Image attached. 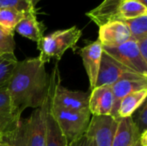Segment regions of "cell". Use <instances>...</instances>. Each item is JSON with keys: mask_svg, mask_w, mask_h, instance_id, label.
I'll list each match as a JSON object with an SVG mask.
<instances>
[{"mask_svg": "<svg viewBox=\"0 0 147 146\" xmlns=\"http://www.w3.org/2000/svg\"><path fill=\"white\" fill-rule=\"evenodd\" d=\"M50 78L39 57L18 61L6 86L12 102L22 114L28 108H40L45 102Z\"/></svg>", "mask_w": 147, "mask_h": 146, "instance_id": "6da1fadb", "label": "cell"}, {"mask_svg": "<svg viewBox=\"0 0 147 146\" xmlns=\"http://www.w3.org/2000/svg\"><path fill=\"white\" fill-rule=\"evenodd\" d=\"M46 126L41 108H35L26 119H21L11 133L2 137L8 146H45Z\"/></svg>", "mask_w": 147, "mask_h": 146, "instance_id": "7a4b0ae2", "label": "cell"}, {"mask_svg": "<svg viewBox=\"0 0 147 146\" xmlns=\"http://www.w3.org/2000/svg\"><path fill=\"white\" fill-rule=\"evenodd\" d=\"M82 36V30L73 26L70 28L57 30L43 36L37 43L40 51L39 59L42 64L48 63L52 59L59 61L64 53L70 48H74Z\"/></svg>", "mask_w": 147, "mask_h": 146, "instance_id": "3957f363", "label": "cell"}, {"mask_svg": "<svg viewBox=\"0 0 147 146\" xmlns=\"http://www.w3.org/2000/svg\"><path fill=\"white\" fill-rule=\"evenodd\" d=\"M52 113L68 145L85 134L91 118L89 108L66 109L55 106L53 103H52Z\"/></svg>", "mask_w": 147, "mask_h": 146, "instance_id": "277c9868", "label": "cell"}, {"mask_svg": "<svg viewBox=\"0 0 147 146\" xmlns=\"http://www.w3.org/2000/svg\"><path fill=\"white\" fill-rule=\"evenodd\" d=\"M49 78H50V87H49L48 95L45 102L40 107L43 113V118L46 126L45 146H68L66 139L63 135L52 113V103H53V96L54 89L57 83L60 79L58 63L55 64V66L53 67Z\"/></svg>", "mask_w": 147, "mask_h": 146, "instance_id": "5b68a950", "label": "cell"}, {"mask_svg": "<svg viewBox=\"0 0 147 146\" xmlns=\"http://www.w3.org/2000/svg\"><path fill=\"white\" fill-rule=\"evenodd\" d=\"M102 51L130 71L147 76V62L142 59L135 40L130 39L117 46H102Z\"/></svg>", "mask_w": 147, "mask_h": 146, "instance_id": "8992f818", "label": "cell"}, {"mask_svg": "<svg viewBox=\"0 0 147 146\" xmlns=\"http://www.w3.org/2000/svg\"><path fill=\"white\" fill-rule=\"evenodd\" d=\"M118 123L110 115L92 116L84 135L95 146H112Z\"/></svg>", "mask_w": 147, "mask_h": 146, "instance_id": "52a82bcc", "label": "cell"}, {"mask_svg": "<svg viewBox=\"0 0 147 146\" xmlns=\"http://www.w3.org/2000/svg\"><path fill=\"white\" fill-rule=\"evenodd\" d=\"M147 89V76L135 72H127L123 74L113 85L114 106L111 116L117 120V111L121 101L127 95L141 89Z\"/></svg>", "mask_w": 147, "mask_h": 146, "instance_id": "ba28073f", "label": "cell"}, {"mask_svg": "<svg viewBox=\"0 0 147 146\" xmlns=\"http://www.w3.org/2000/svg\"><path fill=\"white\" fill-rule=\"evenodd\" d=\"M89 98L90 93L70 90L61 85V79H59L54 89L53 103L66 109L81 110L89 108Z\"/></svg>", "mask_w": 147, "mask_h": 146, "instance_id": "9c48e42d", "label": "cell"}, {"mask_svg": "<svg viewBox=\"0 0 147 146\" xmlns=\"http://www.w3.org/2000/svg\"><path fill=\"white\" fill-rule=\"evenodd\" d=\"M21 114L15 108L6 87L0 89V135L11 133L21 120Z\"/></svg>", "mask_w": 147, "mask_h": 146, "instance_id": "30bf717a", "label": "cell"}, {"mask_svg": "<svg viewBox=\"0 0 147 146\" xmlns=\"http://www.w3.org/2000/svg\"><path fill=\"white\" fill-rule=\"evenodd\" d=\"M102 54V46L98 40L89 43L79 50V55L82 58L84 67L89 77L90 90L96 87Z\"/></svg>", "mask_w": 147, "mask_h": 146, "instance_id": "8fae6325", "label": "cell"}, {"mask_svg": "<svg viewBox=\"0 0 147 146\" xmlns=\"http://www.w3.org/2000/svg\"><path fill=\"white\" fill-rule=\"evenodd\" d=\"M130 39V31L123 22H109L99 27L97 40L102 46H117Z\"/></svg>", "mask_w": 147, "mask_h": 146, "instance_id": "7c38bea8", "label": "cell"}, {"mask_svg": "<svg viewBox=\"0 0 147 146\" xmlns=\"http://www.w3.org/2000/svg\"><path fill=\"white\" fill-rule=\"evenodd\" d=\"M127 72L134 71H130L126 66L102 51L96 87L103 85L112 86L123 74Z\"/></svg>", "mask_w": 147, "mask_h": 146, "instance_id": "4fadbf2b", "label": "cell"}, {"mask_svg": "<svg viewBox=\"0 0 147 146\" xmlns=\"http://www.w3.org/2000/svg\"><path fill=\"white\" fill-rule=\"evenodd\" d=\"M114 106L112 86L103 85L90 90L89 98V110L92 116L110 115Z\"/></svg>", "mask_w": 147, "mask_h": 146, "instance_id": "5bb4252c", "label": "cell"}, {"mask_svg": "<svg viewBox=\"0 0 147 146\" xmlns=\"http://www.w3.org/2000/svg\"><path fill=\"white\" fill-rule=\"evenodd\" d=\"M45 29L43 23L37 20L35 7H33L27 11L25 17L16 25L15 31L22 37L38 43L44 36Z\"/></svg>", "mask_w": 147, "mask_h": 146, "instance_id": "9a60e30c", "label": "cell"}, {"mask_svg": "<svg viewBox=\"0 0 147 146\" xmlns=\"http://www.w3.org/2000/svg\"><path fill=\"white\" fill-rule=\"evenodd\" d=\"M141 136L131 117L119 120L112 146H134Z\"/></svg>", "mask_w": 147, "mask_h": 146, "instance_id": "2e32d148", "label": "cell"}, {"mask_svg": "<svg viewBox=\"0 0 147 146\" xmlns=\"http://www.w3.org/2000/svg\"><path fill=\"white\" fill-rule=\"evenodd\" d=\"M122 0H104L96 8L86 13V15L97 26L109 22L119 21V8Z\"/></svg>", "mask_w": 147, "mask_h": 146, "instance_id": "e0dca14e", "label": "cell"}, {"mask_svg": "<svg viewBox=\"0 0 147 146\" xmlns=\"http://www.w3.org/2000/svg\"><path fill=\"white\" fill-rule=\"evenodd\" d=\"M147 89L134 91L125 96L120 102L117 111V120L131 117L133 114L146 101Z\"/></svg>", "mask_w": 147, "mask_h": 146, "instance_id": "ac0fdd59", "label": "cell"}, {"mask_svg": "<svg viewBox=\"0 0 147 146\" xmlns=\"http://www.w3.org/2000/svg\"><path fill=\"white\" fill-rule=\"evenodd\" d=\"M26 13L14 8L0 9V27L14 34L16 25L25 17Z\"/></svg>", "mask_w": 147, "mask_h": 146, "instance_id": "d6986e66", "label": "cell"}, {"mask_svg": "<svg viewBox=\"0 0 147 146\" xmlns=\"http://www.w3.org/2000/svg\"><path fill=\"white\" fill-rule=\"evenodd\" d=\"M145 15H147L146 6L137 0L123 1L119 8V21L121 22Z\"/></svg>", "mask_w": 147, "mask_h": 146, "instance_id": "ffe728a7", "label": "cell"}, {"mask_svg": "<svg viewBox=\"0 0 147 146\" xmlns=\"http://www.w3.org/2000/svg\"><path fill=\"white\" fill-rule=\"evenodd\" d=\"M18 60L14 53L0 56V89L6 87Z\"/></svg>", "mask_w": 147, "mask_h": 146, "instance_id": "44dd1931", "label": "cell"}, {"mask_svg": "<svg viewBox=\"0 0 147 146\" xmlns=\"http://www.w3.org/2000/svg\"><path fill=\"white\" fill-rule=\"evenodd\" d=\"M123 22L127 26L130 31L131 40L136 41L147 36V15L125 20Z\"/></svg>", "mask_w": 147, "mask_h": 146, "instance_id": "7402d4cb", "label": "cell"}, {"mask_svg": "<svg viewBox=\"0 0 147 146\" xmlns=\"http://www.w3.org/2000/svg\"><path fill=\"white\" fill-rule=\"evenodd\" d=\"M16 42L14 34H11L0 27V56L5 53H14Z\"/></svg>", "mask_w": 147, "mask_h": 146, "instance_id": "603a6c76", "label": "cell"}, {"mask_svg": "<svg viewBox=\"0 0 147 146\" xmlns=\"http://www.w3.org/2000/svg\"><path fill=\"white\" fill-rule=\"evenodd\" d=\"M132 120L137 126L140 133L147 131V103L145 101L142 105L133 114Z\"/></svg>", "mask_w": 147, "mask_h": 146, "instance_id": "cb8c5ba5", "label": "cell"}, {"mask_svg": "<svg viewBox=\"0 0 147 146\" xmlns=\"http://www.w3.org/2000/svg\"><path fill=\"white\" fill-rule=\"evenodd\" d=\"M34 7L32 0H0V9L14 8L21 11L27 12Z\"/></svg>", "mask_w": 147, "mask_h": 146, "instance_id": "d4e9b609", "label": "cell"}, {"mask_svg": "<svg viewBox=\"0 0 147 146\" xmlns=\"http://www.w3.org/2000/svg\"><path fill=\"white\" fill-rule=\"evenodd\" d=\"M136 43L142 59L147 62V36L136 40Z\"/></svg>", "mask_w": 147, "mask_h": 146, "instance_id": "484cf974", "label": "cell"}, {"mask_svg": "<svg viewBox=\"0 0 147 146\" xmlns=\"http://www.w3.org/2000/svg\"><path fill=\"white\" fill-rule=\"evenodd\" d=\"M68 146H90V139L85 135H84L83 137L70 144Z\"/></svg>", "mask_w": 147, "mask_h": 146, "instance_id": "4316f807", "label": "cell"}, {"mask_svg": "<svg viewBox=\"0 0 147 146\" xmlns=\"http://www.w3.org/2000/svg\"><path fill=\"white\" fill-rule=\"evenodd\" d=\"M134 146H147V131L141 133L140 139Z\"/></svg>", "mask_w": 147, "mask_h": 146, "instance_id": "83f0119b", "label": "cell"}, {"mask_svg": "<svg viewBox=\"0 0 147 146\" xmlns=\"http://www.w3.org/2000/svg\"><path fill=\"white\" fill-rule=\"evenodd\" d=\"M138 2H140V3H142L143 5L146 6L147 5V0H137Z\"/></svg>", "mask_w": 147, "mask_h": 146, "instance_id": "f1b7e54d", "label": "cell"}, {"mask_svg": "<svg viewBox=\"0 0 147 146\" xmlns=\"http://www.w3.org/2000/svg\"><path fill=\"white\" fill-rule=\"evenodd\" d=\"M39 1H40V0H32V3H33V4L35 6V4H36Z\"/></svg>", "mask_w": 147, "mask_h": 146, "instance_id": "f546056e", "label": "cell"}, {"mask_svg": "<svg viewBox=\"0 0 147 146\" xmlns=\"http://www.w3.org/2000/svg\"><path fill=\"white\" fill-rule=\"evenodd\" d=\"M90 146H95V145H94V143L90 139Z\"/></svg>", "mask_w": 147, "mask_h": 146, "instance_id": "4dcf8cb0", "label": "cell"}, {"mask_svg": "<svg viewBox=\"0 0 147 146\" xmlns=\"http://www.w3.org/2000/svg\"><path fill=\"white\" fill-rule=\"evenodd\" d=\"M0 146H8L7 145L3 144V143H0Z\"/></svg>", "mask_w": 147, "mask_h": 146, "instance_id": "1f68e13d", "label": "cell"}, {"mask_svg": "<svg viewBox=\"0 0 147 146\" xmlns=\"http://www.w3.org/2000/svg\"><path fill=\"white\" fill-rule=\"evenodd\" d=\"M0 143H2V137H1V135H0Z\"/></svg>", "mask_w": 147, "mask_h": 146, "instance_id": "d6a6232c", "label": "cell"}, {"mask_svg": "<svg viewBox=\"0 0 147 146\" xmlns=\"http://www.w3.org/2000/svg\"><path fill=\"white\" fill-rule=\"evenodd\" d=\"M122 1H127V0H122Z\"/></svg>", "mask_w": 147, "mask_h": 146, "instance_id": "836d02e7", "label": "cell"}]
</instances>
